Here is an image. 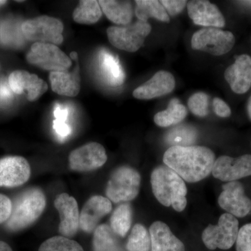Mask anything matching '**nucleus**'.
Returning a JSON list of instances; mask_svg holds the SVG:
<instances>
[{
	"label": "nucleus",
	"mask_w": 251,
	"mask_h": 251,
	"mask_svg": "<svg viewBox=\"0 0 251 251\" xmlns=\"http://www.w3.org/2000/svg\"><path fill=\"white\" fill-rule=\"evenodd\" d=\"M69 109L60 104H57L54 107L53 128L56 134L60 140L67 139L72 134V127L67 124L69 117Z\"/></svg>",
	"instance_id": "obj_32"
},
{
	"label": "nucleus",
	"mask_w": 251,
	"mask_h": 251,
	"mask_svg": "<svg viewBox=\"0 0 251 251\" xmlns=\"http://www.w3.org/2000/svg\"><path fill=\"white\" fill-rule=\"evenodd\" d=\"M9 85L16 94H25L29 101H35L47 92L49 86L36 74L25 71H14L10 74Z\"/></svg>",
	"instance_id": "obj_15"
},
{
	"label": "nucleus",
	"mask_w": 251,
	"mask_h": 251,
	"mask_svg": "<svg viewBox=\"0 0 251 251\" xmlns=\"http://www.w3.org/2000/svg\"><path fill=\"white\" fill-rule=\"evenodd\" d=\"M211 173L216 179L227 182L251 176V155L238 158L220 156L214 162Z\"/></svg>",
	"instance_id": "obj_12"
},
{
	"label": "nucleus",
	"mask_w": 251,
	"mask_h": 251,
	"mask_svg": "<svg viewBox=\"0 0 251 251\" xmlns=\"http://www.w3.org/2000/svg\"><path fill=\"white\" fill-rule=\"evenodd\" d=\"M209 102L207 94L204 92H198L193 94L188 99V108L196 116L206 117L209 112Z\"/></svg>",
	"instance_id": "obj_33"
},
{
	"label": "nucleus",
	"mask_w": 251,
	"mask_h": 251,
	"mask_svg": "<svg viewBox=\"0 0 251 251\" xmlns=\"http://www.w3.org/2000/svg\"><path fill=\"white\" fill-rule=\"evenodd\" d=\"M11 215L4 223L9 232H18L34 224L42 215L46 206V198L40 188L24 190L14 198Z\"/></svg>",
	"instance_id": "obj_2"
},
{
	"label": "nucleus",
	"mask_w": 251,
	"mask_h": 251,
	"mask_svg": "<svg viewBox=\"0 0 251 251\" xmlns=\"http://www.w3.org/2000/svg\"><path fill=\"white\" fill-rule=\"evenodd\" d=\"M187 109L177 99H173L166 110L156 113L155 124L158 126L169 127L178 125L187 116Z\"/></svg>",
	"instance_id": "obj_26"
},
{
	"label": "nucleus",
	"mask_w": 251,
	"mask_h": 251,
	"mask_svg": "<svg viewBox=\"0 0 251 251\" xmlns=\"http://www.w3.org/2000/svg\"><path fill=\"white\" fill-rule=\"evenodd\" d=\"M151 251H185L184 244L164 223L156 221L150 227Z\"/></svg>",
	"instance_id": "obj_21"
},
{
	"label": "nucleus",
	"mask_w": 251,
	"mask_h": 251,
	"mask_svg": "<svg viewBox=\"0 0 251 251\" xmlns=\"http://www.w3.org/2000/svg\"><path fill=\"white\" fill-rule=\"evenodd\" d=\"M99 64L104 79L112 87L122 85L125 81V74L120 61L106 50L99 53Z\"/></svg>",
	"instance_id": "obj_22"
},
{
	"label": "nucleus",
	"mask_w": 251,
	"mask_h": 251,
	"mask_svg": "<svg viewBox=\"0 0 251 251\" xmlns=\"http://www.w3.org/2000/svg\"><path fill=\"white\" fill-rule=\"evenodd\" d=\"M247 111L248 114H249V116L251 120V97L250 99H249V102H248Z\"/></svg>",
	"instance_id": "obj_40"
},
{
	"label": "nucleus",
	"mask_w": 251,
	"mask_h": 251,
	"mask_svg": "<svg viewBox=\"0 0 251 251\" xmlns=\"http://www.w3.org/2000/svg\"><path fill=\"white\" fill-rule=\"evenodd\" d=\"M188 14L193 23L206 27H224L226 21L219 8L206 0H193L187 3Z\"/></svg>",
	"instance_id": "obj_18"
},
{
	"label": "nucleus",
	"mask_w": 251,
	"mask_h": 251,
	"mask_svg": "<svg viewBox=\"0 0 251 251\" xmlns=\"http://www.w3.org/2000/svg\"><path fill=\"white\" fill-rule=\"evenodd\" d=\"M71 59L75 62V67L72 72H53L50 74L51 87L55 93L65 97H76L80 91V65L78 55L76 52L70 54Z\"/></svg>",
	"instance_id": "obj_16"
},
{
	"label": "nucleus",
	"mask_w": 251,
	"mask_h": 251,
	"mask_svg": "<svg viewBox=\"0 0 251 251\" xmlns=\"http://www.w3.org/2000/svg\"><path fill=\"white\" fill-rule=\"evenodd\" d=\"M135 14L138 20L148 21L149 18H154L163 23H170L169 15L161 4L156 0H138L135 1Z\"/></svg>",
	"instance_id": "obj_27"
},
{
	"label": "nucleus",
	"mask_w": 251,
	"mask_h": 251,
	"mask_svg": "<svg viewBox=\"0 0 251 251\" xmlns=\"http://www.w3.org/2000/svg\"><path fill=\"white\" fill-rule=\"evenodd\" d=\"M117 237L108 225L97 226L94 231V251H123Z\"/></svg>",
	"instance_id": "obj_25"
},
{
	"label": "nucleus",
	"mask_w": 251,
	"mask_h": 251,
	"mask_svg": "<svg viewBox=\"0 0 251 251\" xmlns=\"http://www.w3.org/2000/svg\"><path fill=\"white\" fill-rule=\"evenodd\" d=\"M102 12L112 23L121 25H128L133 16L131 3L127 1L100 0L98 1Z\"/></svg>",
	"instance_id": "obj_23"
},
{
	"label": "nucleus",
	"mask_w": 251,
	"mask_h": 251,
	"mask_svg": "<svg viewBox=\"0 0 251 251\" xmlns=\"http://www.w3.org/2000/svg\"><path fill=\"white\" fill-rule=\"evenodd\" d=\"M0 251H13L9 244L0 241Z\"/></svg>",
	"instance_id": "obj_39"
},
{
	"label": "nucleus",
	"mask_w": 251,
	"mask_h": 251,
	"mask_svg": "<svg viewBox=\"0 0 251 251\" xmlns=\"http://www.w3.org/2000/svg\"><path fill=\"white\" fill-rule=\"evenodd\" d=\"M107 159L106 151L103 145L98 143H87L71 152L69 168L79 173L94 171L101 168Z\"/></svg>",
	"instance_id": "obj_10"
},
{
	"label": "nucleus",
	"mask_w": 251,
	"mask_h": 251,
	"mask_svg": "<svg viewBox=\"0 0 251 251\" xmlns=\"http://www.w3.org/2000/svg\"><path fill=\"white\" fill-rule=\"evenodd\" d=\"M215 154L206 147H171L163 155V163L184 181L198 182L212 172Z\"/></svg>",
	"instance_id": "obj_1"
},
{
	"label": "nucleus",
	"mask_w": 251,
	"mask_h": 251,
	"mask_svg": "<svg viewBox=\"0 0 251 251\" xmlns=\"http://www.w3.org/2000/svg\"><path fill=\"white\" fill-rule=\"evenodd\" d=\"M133 210L129 203L124 202L117 206L110 217V227L118 237H125L131 227Z\"/></svg>",
	"instance_id": "obj_28"
},
{
	"label": "nucleus",
	"mask_w": 251,
	"mask_h": 251,
	"mask_svg": "<svg viewBox=\"0 0 251 251\" xmlns=\"http://www.w3.org/2000/svg\"><path fill=\"white\" fill-rule=\"evenodd\" d=\"M141 176L134 168L128 166L119 167L112 172L105 188V194L114 203L128 202L138 196Z\"/></svg>",
	"instance_id": "obj_4"
},
{
	"label": "nucleus",
	"mask_w": 251,
	"mask_h": 251,
	"mask_svg": "<svg viewBox=\"0 0 251 251\" xmlns=\"http://www.w3.org/2000/svg\"><path fill=\"white\" fill-rule=\"evenodd\" d=\"M236 247L237 251H251V224L244 225L239 229Z\"/></svg>",
	"instance_id": "obj_34"
},
{
	"label": "nucleus",
	"mask_w": 251,
	"mask_h": 251,
	"mask_svg": "<svg viewBox=\"0 0 251 251\" xmlns=\"http://www.w3.org/2000/svg\"><path fill=\"white\" fill-rule=\"evenodd\" d=\"M235 44L232 32L219 28L206 27L194 33L191 39L193 50L221 56L227 53Z\"/></svg>",
	"instance_id": "obj_9"
},
{
	"label": "nucleus",
	"mask_w": 251,
	"mask_h": 251,
	"mask_svg": "<svg viewBox=\"0 0 251 251\" xmlns=\"http://www.w3.org/2000/svg\"><path fill=\"white\" fill-rule=\"evenodd\" d=\"M198 130L194 126L181 125L173 127L167 132L164 141L171 147L192 146L198 139Z\"/></svg>",
	"instance_id": "obj_24"
},
{
	"label": "nucleus",
	"mask_w": 251,
	"mask_h": 251,
	"mask_svg": "<svg viewBox=\"0 0 251 251\" xmlns=\"http://www.w3.org/2000/svg\"><path fill=\"white\" fill-rule=\"evenodd\" d=\"M12 202L7 196L0 194V224H4L9 219L11 213Z\"/></svg>",
	"instance_id": "obj_36"
},
{
	"label": "nucleus",
	"mask_w": 251,
	"mask_h": 251,
	"mask_svg": "<svg viewBox=\"0 0 251 251\" xmlns=\"http://www.w3.org/2000/svg\"><path fill=\"white\" fill-rule=\"evenodd\" d=\"M54 204L60 218L59 233L69 239L74 237L80 227V213L76 200L67 193H61L54 200Z\"/></svg>",
	"instance_id": "obj_14"
},
{
	"label": "nucleus",
	"mask_w": 251,
	"mask_h": 251,
	"mask_svg": "<svg viewBox=\"0 0 251 251\" xmlns=\"http://www.w3.org/2000/svg\"><path fill=\"white\" fill-rule=\"evenodd\" d=\"M6 1H0V6H1V5L6 4Z\"/></svg>",
	"instance_id": "obj_42"
},
{
	"label": "nucleus",
	"mask_w": 251,
	"mask_h": 251,
	"mask_svg": "<svg viewBox=\"0 0 251 251\" xmlns=\"http://www.w3.org/2000/svg\"><path fill=\"white\" fill-rule=\"evenodd\" d=\"M161 4L163 5L166 12L169 16H175L179 14L184 10L185 6L187 4V1H179V0H162Z\"/></svg>",
	"instance_id": "obj_35"
},
{
	"label": "nucleus",
	"mask_w": 251,
	"mask_h": 251,
	"mask_svg": "<svg viewBox=\"0 0 251 251\" xmlns=\"http://www.w3.org/2000/svg\"><path fill=\"white\" fill-rule=\"evenodd\" d=\"M102 10L98 1L82 0L73 13L74 21L79 24L92 25L98 22L102 16Z\"/></svg>",
	"instance_id": "obj_29"
},
{
	"label": "nucleus",
	"mask_w": 251,
	"mask_h": 251,
	"mask_svg": "<svg viewBox=\"0 0 251 251\" xmlns=\"http://www.w3.org/2000/svg\"><path fill=\"white\" fill-rule=\"evenodd\" d=\"M12 91L11 88L6 85V83L0 84V100L1 101H9L12 97Z\"/></svg>",
	"instance_id": "obj_38"
},
{
	"label": "nucleus",
	"mask_w": 251,
	"mask_h": 251,
	"mask_svg": "<svg viewBox=\"0 0 251 251\" xmlns=\"http://www.w3.org/2000/svg\"><path fill=\"white\" fill-rule=\"evenodd\" d=\"M151 185L157 201L175 211H184L187 205V188L184 180L166 166L156 167L151 175Z\"/></svg>",
	"instance_id": "obj_3"
},
{
	"label": "nucleus",
	"mask_w": 251,
	"mask_h": 251,
	"mask_svg": "<svg viewBox=\"0 0 251 251\" xmlns=\"http://www.w3.org/2000/svg\"><path fill=\"white\" fill-rule=\"evenodd\" d=\"M224 77L236 94H244L251 87V57L248 54L238 56L235 62L224 73Z\"/></svg>",
	"instance_id": "obj_19"
},
{
	"label": "nucleus",
	"mask_w": 251,
	"mask_h": 251,
	"mask_svg": "<svg viewBox=\"0 0 251 251\" xmlns=\"http://www.w3.org/2000/svg\"><path fill=\"white\" fill-rule=\"evenodd\" d=\"M239 2L241 3V4L244 5V6L251 8V1H239Z\"/></svg>",
	"instance_id": "obj_41"
},
{
	"label": "nucleus",
	"mask_w": 251,
	"mask_h": 251,
	"mask_svg": "<svg viewBox=\"0 0 251 251\" xmlns=\"http://www.w3.org/2000/svg\"><path fill=\"white\" fill-rule=\"evenodd\" d=\"M26 59L29 64L50 72L69 70L73 64L71 57L59 47L47 43H34Z\"/></svg>",
	"instance_id": "obj_8"
},
{
	"label": "nucleus",
	"mask_w": 251,
	"mask_h": 251,
	"mask_svg": "<svg viewBox=\"0 0 251 251\" xmlns=\"http://www.w3.org/2000/svg\"><path fill=\"white\" fill-rule=\"evenodd\" d=\"M218 202L228 214L236 218L247 216L251 211V201L245 195L244 186L239 181H230L223 186Z\"/></svg>",
	"instance_id": "obj_11"
},
{
	"label": "nucleus",
	"mask_w": 251,
	"mask_h": 251,
	"mask_svg": "<svg viewBox=\"0 0 251 251\" xmlns=\"http://www.w3.org/2000/svg\"><path fill=\"white\" fill-rule=\"evenodd\" d=\"M128 251H150L151 239L150 232L145 226L137 224L131 229L126 245Z\"/></svg>",
	"instance_id": "obj_30"
},
{
	"label": "nucleus",
	"mask_w": 251,
	"mask_h": 251,
	"mask_svg": "<svg viewBox=\"0 0 251 251\" xmlns=\"http://www.w3.org/2000/svg\"><path fill=\"white\" fill-rule=\"evenodd\" d=\"M39 251H84L78 243L69 238L56 236L47 239L39 248Z\"/></svg>",
	"instance_id": "obj_31"
},
{
	"label": "nucleus",
	"mask_w": 251,
	"mask_h": 251,
	"mask_svg": "<svg viewBox=\"0 0 251 251\" xmlns=\"http://www.w3.org/2000/svg\"><path fill=\"white\" fill-rule=\"evenodd\" d=\"M151 30L148 21L138 20L132 25L110 27L107 29V34L110 44L117 49L134 52L143 46Z\"/></svg>",
	"instance_id": "obj_7"
},
{
	"label": "nucleus",
	"mask_w": 251,
	"mask_h": 251,
	"mask_svg": "<svg viewBox=\"0 0 251 251\" xmlns=\"http://www.w3.org/2000/svg\"><path fill=\"white\" fill-rule=\"evenodd\" d=\"M213 109L219 117H228L231 115L230 108L222 99L215 98L213 100Z\"/></svg>",
	"instance_id": "obj_37"
},
{
	"label": "nucleus",
	"mask_w": 251,
	"mask_h": 251,
	"mask_svg": "<svg viewBox=\"0 0 251 251\" xmlns=\"http://www.w3.org/2000/svg\"><path fill=\"white\" fill-rule=\"evenodd\" d=\"M239 221L228 213L222 214L216 226L209 225L203 231L202 242L210 250H227L234 245L239 234Z\"/></svg>",
	"instance_id": "obj_6"
},
{
	"label": "nucleus",
	"mask_w": 251,
	"mask_h": 251,
	"mask_svg": "<svg viewBox=\"0 0 251 251\" xmlns=\"http://www.w3.org/2000/svg\"><path fill=\"white\" fill-rule=\"evenodd\" d=\"M175 86V77L171 73L160 71L150 80L135 89L133 95L135 99L141 100L158 98L171 93Z\"/></svg>",
	"instance_id": "obj_20"
},
{
	"label": "nucleus",
	"mask_w": 251,
	"mask_h": 251,
	"mask_svg": "<svg viewBox=\"0 0 251 251\" xmlns=\"http://www.w3.org/2000/svg\"><path fill=\"white\" fill-rule=\"evenodd\" d=\"M23 36L28 41L60 45L64 41L62 21L48 16L27 20L21 25Z\"/></svg>",
	"instance_id": "obj_5"
},
{
	"label": "nucleus",
	"mask_w": 251,
	"mask_h": 251,
	"mask_svg": "<svg viewBox=\"0 0 251 251\" xmlns=\"http://www.w3.org/2000/svg\"><path fill=\"white\" fill-rule=\"evenodd\" d=\"M112 205L108 198L101 196H92L85 202L80 214V228L86 233H92L99 221L111 212Z\"/></svg>",
	"instance_id": "obj_17"
},
{
	"label": "nucleus",
	"mask_w": 251,
	"mask_h": 251,
	"mask_svg": "<svg viewBox=\"0 0 251 251\" xmlns=\"http://www.w3.org/2000/svg\"><path fill=\"white\" fill-rule=\"evenodd\" d=\"M31 176V168L22 156H6L0 159V187L15 188L25 184Z\"/></svg>",
	"instance_id": "obj_13"
}]
</instances>
